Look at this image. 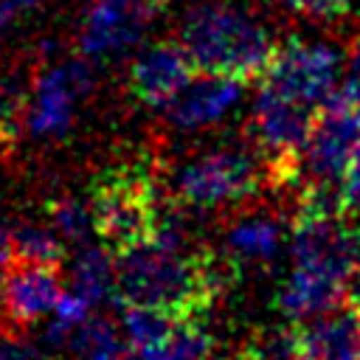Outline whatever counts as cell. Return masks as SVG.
Here are the masks:
<instances>
[{
  "mask_svg": "<svg viewBox=\"0 0 360 360\" xmlns=\"http://www.w3.org/2000/svg\"><path fill=\"white\" fill-rule=\"evenodd\" d=\"M304 360H357L360 357V315L346 309H329L312 318L301 329Z\"/></svg>",
  "mask_w": 360,
  "mask_h": 360,
  "instance_id": "cell-13",
  "label": "cell"
},
{
  "mask_svg": "<svg viewBox=\"0 0 360 360\" xmlns=\"http://www.w3.org/2000/svg\"><path fill=\"white\" fill-rule=\"evenodd\" d=\"M11 135H14V127L8 124V118H6V115H3V110H0V149L11 141Z\"/></svg>",
  "mask_w": 360,
  "mask_h": 360,
  "instance_id": "cell-27",
  "label": "cell"
},
{
  "mask_svg": "<svg viewBox=\"0 0 360 360\" xmlns=\"http://www.w3.org/2000/svg\"><path fill=\"white\" fill-rule=\"evenodd\" d=\"M96 219V236L110 250H124L155 233L160 214V194L138 166H115L98 174L87 197Z\"/></svg>",
  "mask_w": 360,
  "mask_h": 360,
  "instance_id": "cell-2",
  "label": "cell"
},
{
  "mask_svg": "<svg viewBox=\"0 0 360 360\" xmlns=\"http://www.w3.org/2000/svg\"><path fill=\"white\" fill-rule=\"evenodd\" d=\"M11 262V231L0 222V267Z\"/></svg>",
  "mask_w": 360,
  "mask_h": 360,
  "instance_id": "cell-26",
  "label": "cell"
},
{
  "mask_svg": "<svg viewBox=\"0 0 360 360\" xmlns=\"http://www.w3.org/2000/svg\"><path fill=\"white\" fill-rule=\"evenodd\" d=\"M0 360H51L39 346L17 338L14 332H0Z\"/></svg>",
  "mask_w": 360,
  "mask_h": 360,
  "instance_id": "cell-22",
  "label": "cell"
},
{
  "mask_svg": "<svg viewBox=\"0 0 360 360\" xmlns=\"http://www.w3.org/2000/svg\"><path fill=\"white\" fill-rule=\"evenodd\" d=\"M245 98V79L222 73H200L163 107L166 121L180 132L208 129L225 121Z\"/></svg>",
  "mask_w": 360,
  "mask_h": 360,
  "instance_id": "cell-10",
  "label": "cell"
},
{
  "mask_svg": "<svg viewBox=\"0 0 360 360\" xmlns=\"http://www.w3.org/2000/svg\"><path fill=\"white\" fill-rule=\"evenodd\" d=\"M343 301H346V307H352V309L360 315V259L354 262L352 273L346 276V284H343Z\"/></svg>",
  "mask_w": 360,
  "mask_h": 360,
  "instance_id": "cell-25",
  "label": "cell"
},
{
  "mask_svg": "<svg viewBox=\"0 0 360 360\" xmlns=\"http://www.w3.org/2000/svg\"><path fill=\"white\" fill-rule=\"evenodd\" d=\"M292 264L321 270L346 284L360 259V225L343 214H295L290 231Z\"/></svg>",
  "mask_w": 360,
  "mask_h": 360,
  "instance_id": "cell-8",
  "label": "cell"
},
{
  "mask_svg": "<svg viewBox=\"0 0 360 360\" xmlns=\"http://www.w3.org/2000/svg\"><path fill=\"white\" fill-rule=\"evenodd\" d=\"M141 360H211L214 338L200 318H177L169 332L138 352Z\"/></svg>",
  "mask_w": 360,
  "mask_h": 360,
  "instance_id": "cell-16",
  "label": "cell"
},
{
  "mask_svg": "<svg viewBox=\"0 0 360 360\" xmlns=\"http://www.w3.org/2000/svg\"><path fill=\"white\" fill-rule=\"evenodd\" d=\"M340 188H343V197H346V208L360 205V141H357V146L352 152V160L343 172Z\"/></svg>",
  "mask_w": 360,
  "mask_h": 360,
  "instance_id": "cell-24",
  "label": "cell"
},
{
  "mask_svg": "<svg viewBox=\"0 0 360 360\" xmlns=\"http://www.w3.org/2000/svg\"><path fill=\"white\" fill-rule=\"evenodd\" d=\"M68 352L73 360H141L135 346L118 335L112 321L107 318H84L70 338Z\"/></svg>",
  "mask_w": 360,
  "mask_h": 360,
  "instance_id": "cell-17",
  "label": "cell"
},
{
  "mask_svg": "<svg viewBox=\"0 0 360 360\" xmlns=\"http://www.w3.org/2000/svg\"><path fill=\"white\" fill-rule=\"evenodd\" d=\"M70 290L90 307H101L118 295L115 290V250L84 245L70 267Z\"/></svg>",
  "mask_w": 360,
  "mask_h": 360,
  "instance_id": "cell-15",
  "label": "cell"
},
{
  "mask_svg": "<svg viewBox=\"0 0 360 360\" xmlns=\"http://www.w3.org/2000/svg\"><path fill=\"white\" fill-rule=\"evenodd\" d=\"M284 219L273 211L239 214L225 231V253L233 264H270L284 250Z\"/></svg>",
  "mask_w": 360,
  "mask_h": 360,
  "instance_id": "cell-12",
  "label": "cell"
},
{
  "mask_svg": "<svg viewBox=\"0 0 360 360\" xmlns=\"http://www.w3.org/2000/svg\"><path fill=\"white\" fill-rule=\"evenodd\" d=\"M160 0H90L79 22V53L110 62L141 48L149 25L160 14Z\"/></svg>",
  "mask_w": 360,
  "mask_h": 360,
  "instance_id": "cell-7",
  "label": "cell"
},
{
  "mask_svg": "<svg viewBox=\"0 0 360 360\" xmlns=\"http://www.w3.org/2000/svg\"><path fill=\"white\" fill-rule=\"evenodd\" d=\"M48 219L53 225V231L70 242V245H87L90 236L96 233V219H93V208L87 200L79 197H59L48 205Z\"/></svg>",
  "mask_w": 360,
  "mask_h": 360,
  "instance_id": "cell-20",
  "label": "cell"
},
{
  "mask_svg": "<svg viewBox=\"0 0 360 360\" xmlns=\"http://www.w3.org/2000/svg\"><path fill=\"white\" fill-rule=\"evenodd\" d=\"M273 3L281 11L312 22H335L346 17L352 8V0H273Z\"/></svg>",
  "mask_w": 360,
  "mask_h": 360,
  "instance_id": "cell-21",
  "label": "cell"
},
{
  "mask_svg": "<svg viewBox=\"0 0 360 360\" xmlns=\"http://www.w3.org/2000/svg\"><path fill=\"white\" fill-rule=\"evenodd\" d=\"M343 70L346 56L335 42L292 37L276 45L262 73V84L298 104L321 110L340 93L338 84L343 82Z\"/></svg>",
  "mask_w": 360,
  "mask_h": 360,
  "instance_id": "cell-4",
  "label": "cell"
},
{
  "mask_svg": "<svg viewBox=\"0 0 360 360\" xmlns=\"http://www.w3.org/2000/svg\"><path fill=\"white\" fill-rule=\"evenodd\" d=\"M65 256V239L53 231V225L20 222L11 228V259L59 264Z\"/></svg>",
  "mask_w": 360,
  "mask_h": 360,
  "instance_id": "cell-19",
  "label": "cell"
},
{
  "mask_svg": "<svg viewBox=\"0 0 360 360\" xmlns=\"http://www.w3.org/2000/svg\"><path fill=\"white\" fill-rule=\"evenodd\" d=\"M233 360H304L301 329L276 323L256 329Z\"/></svg>",
  "mask_w": 360,
  "mask_h": 360,
  "instance_id": "cell-18",
  "label": "cell"
},
{
  "mask_svg": "<svg viewBox=\"0 0 360 360\" xmlns=\"http://www.w3.org/2000/svg\"><path fill=\"white\" fill-rule=\"evenodd\" d=\"M194 70L197 68L180 42L160 39L138 48L127 70V87L143 107L163 110L191 82Z\"/></svg>",
  "mask_w": 360,
  "mask_h": 360,
  "instance_id": "cell-9",
  "label": "cell"
},
{
  "mask_svg": "<svg viewBox=\"0 0 360 360\" xmlns=\"http://www.w3.org/2000/svg\"><path fill=\"white\" fill-rule=\"evenodd\" d=\"M93 87H96L93 59L76 56V59L45 62V68L31 82V93L22 112L28 135L39 141L68 135V129L76 121L79 104L93 93Z\"/></svg>",
  "mask_w": 360,
  "mask_h": 360,
  "instance_id": "cell-5",
  "label": "cell"
},
{
  "mask_svg": "<svg viewBox=\"0 0 360 360\" xmlns=\"http://www.w3.org/2000/svg\"><path fill=\"white\" fill-rule=\"evenodd\" d=\"M62 295L59 264L11 259L3 264L0 278V307L14 329H22L42 315H48Z\"/></svg>",
  "mask_w": 360,
  "mask_h": 360,
  "instance_id": "cell-11",
  "label": "cell"
},
{
  "mask_svg": "<svg viewBox=\"0 0 360 360\" xmlns=\"http://www.w3.org/2000/svg\"><path fill=\"white\" fill-rule=\"evenodd\" d=\"M357 360H360V357H357Z\"/></svg>",
  "mask_w": 360,
  "mask_h": 360,
  "instance_id": "cell-29",
  "label": "cell"
},
{
  "mask_svg": "<svg viewBox=\"0 0 360 360\" xmlns=\"http://www.w3.org/2000/svg\"><path fill=\"white\" fill-rule=\"evenodd\" d=\"M340 93L360 110V42L352 48V53H349V59H346V70H343Z\"/></svg>",
  "mask_w": 360,
  "mask_h": 360,
  "instance_id": "cell-23",
  "label": "cell"
},
{
  "mask_svg": "<svg viewBox=\"0 0 360 360\" xmlns=\"http://www.w3.org/2000/svg\"><path fill=\"white\" fill-rule=\"evenodd\" d=\"M340 301H343V281H338L321 270L301 267V264H292V270L278 292V307L292 321L318 318V315L335 309Z\"/></svg>",
  "mask_w": 360,
  "mask_h": 360,
  "instance_id": "cell-14",
  "label": "cell"
},
{
  "mask_svg": "<svg viewBox=\"0 0 360 360\" xmlns=\"http://www.w3.org/2000/svg\"><path fill=\"white\" fill-rule=\"evenodd\" d=\"M267 180L264 158H256L245 143H219L174 172V197L188 208H217L248 200Z\"/></svg>",
  "mask_w": 360,
  "mask_h": 360,
  "instance_id": "cell-3",
  "label": "cell"
},
{
  "mask_svg": "<svg viewBox=\"0 0 360 360\" xmlns=\"http://www.w3.org/2000/svg\"><path fill=\"white\" fill-rule=\"evenodd\" d=\"M177 34L200 73H222L245 82L262 76L276 51L270 28L231 0L191 3L180 17Z\"/></svg>",
  "mask_w": 360,
  "mask_h": 360,
  "instance_id": "cell-1",
  "label": "cell"
},
{
  "mask_svg": "<svg viewBox=\"0 0 360 360\" xmlns=\"http://www.w3.org/2000/svg\"><path fill=\"white\" fill-rule=\"evenodd\" d=\"M357 141H360V110L343 93H338L315 112L309 138L295 163L298 191L304 186L340 183Z\"/></svg>",
  "mask_w": 360,
  "mask_h": 360,
  "instance_id": "cell-6",
  "label": "cell"
},
{
  "mask_svg": "<svg viewBox=\"0 0 360 360\" xmlns=\"http://www.w3.org/2000/svg\"><path fill=\"white\" fill-rule=\"evenodd\" d=\"M11 3H14V6H17V11L22 14V11H28V8H34V6L39 3V0H11Z\"/></svg>",
  "mask_w": 360,
  "mask_h": 360,
  "instance_id": "cell-28",
  "label": "cell"
}]
</instances>
